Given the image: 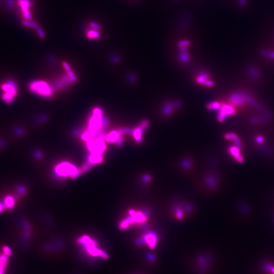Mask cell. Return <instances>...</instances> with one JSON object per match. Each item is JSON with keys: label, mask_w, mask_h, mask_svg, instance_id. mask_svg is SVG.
Returning a JSON list of instances; mask_svg holds the SVG:
<instances>
[{"label": "cell", "mask_w": 274, "mask_h": 274, "mask_svg": "<svg viewBox=\"0 0 274 274\" xmlns=\"http://www.w3.org/2000/svg\"><path fill=\"white\" fill-rule=\"evenodd\" d=\"M78 243L86 257L92 261H99L108 258L107 253L99 248L97 242L92 238L84 235L78 239Z\"/></svg>", "instance_id": "cell-1"}, {"label": "cell", "mask_w": 274, "mask_h": 274, "mask_svg": "<svg viewBox=\"0 0 274 274\" xmlns=\"http://www.w3.org/2000/svg\"><path fill=\"white\" fill-rule=\"evenodd\" d=\"M18 85L12 80L3 81L0 84V92L3 101L7 104H11L14 101L18 94Z\"/></svg>", "instance_id": "cell-2"}, {"label": "cell", "mask_w": 274, "mask_h": 274, "mask_svg": "<svg viewBox=\"0 0 274 274\" xmlns=\"http://www.w3.org/2000/svg\"><path fill=\"white\" fill-rule=\"evenodd\" d=\"M56 175L61 177H70L72 178L77 177L81 173L80 169L70 162H64L59 163L55 168Z\"/></svg>", "instance_id": "cell-3"}, {"label": "cell", "mask_w": 274, "mask_h": 274, "mask_svg": "<svg viewBox=\"0 0 274 274\" xmlns=\"http://www.w3.org/2000/svg\"><path fill=\"white\" fill-rule=\"evenodd\" d=\"M29 88L32 92L44 98L51 97L53 94V88L46 81H32L29 84Z\"/></svg>", "instance_id": "cell-4"}, {"label": "cell", "mask_w": 274, "mask_h": 274, "mask_svg": "<svg viewBox=\"0 0 274 274\" xmlns=\"http://www.w3.org/2000/svg\"><path fill=\"white\" fill-rule=\"evenodd\" d=\"M252 99V96L246 92H236L231 94L230 97L231 103L236 106L242 105L245 103L249 104Z\"/></svg>", "instance_id": "cell-5"}, {"label": "cell", "mask_w": 274, "mask_h": 274, "mask_svg": "<svg viewBox=\"0 0 274 274\" xmlns=\"http://www.w3.org/2000/svg\"><path fill=\"white\" fill-rule=\"evenodd\" d=\"M236 110L234 106L231 104H222L221 107L218 111L217 119L219 122H223L226 118L229 115H233L236 114Z\"/></svg>", "instance_id": "cell-6"}, {"label": "cell", "mask_w": 274, "mask_h": 274, "mask_svg": "<svg viewBox=\"0 0 274 274\" xmlns=\"http://www.w3.org/2000/svg\"><path fill=\"white\" fill-rule=\"evenodd\" d=\"M18 4L22 10V15L26 20H32V17L30 12L31 3L30 0H18Z\"/></svg>", "instance_id": "cell-7"}, {"label": "cell", "mask_w": 274, "mask_h": 274, "mask_svg": "<svg viewBox=\"0 0 274 274\" xmlns=\"http://www.w3.org/2000/svg\"><path fill=\"white\" fill-rule=\"evenodd\" d=\"M129 214L131 217L130 218L132 220V223L134 222L136 224H142L146 221L147 218L145 214L140 212H136L134 210H129Z\"/></svg>", "instance_id": "cell-8"}, {"label": "cell", "mask_w": 274, "mask_h": 274, "mask_svg": "<svg viewBox=\"0 0 274 274\" xmlns=\"http://www.w3.org/2000/svg\"><path fill=\"white\" fill-rule=\"evenodd\" d=\"M228 152L238 162L240 163L243 162L244 158L241 153V148L236 145L232 146L229 148Z\"/></svg>", "instance_id": "cell-9"}, {"label": "cell", "mask_w": 274, "mask_h": 274, "mask_svg": "<svg viewBox=\"0 0 274 274\" xmlns=\"http://www.w3.org/2000/svg\"><path fill=\"white\" fill-rule=\"evenodd\" d=\"M4 254L0 255V274H4L7 267L8 256L10 255V250L8 248L4 249Z\"/></svg>", "instance_id": "cell-10"}, {"label": "cell", "mask_w": 274, "mask_h": 274, "mask_svg": "<svg viewBox=\"0 0 274 274\" xmlns=\"http://www.w3.org/2000/svg\"><path fill=\"white\" fill-rule=\"evenodd\" d=\"M209 75L206 73H203L199 75L197 77V82L199 84H201L204 85L212 87L214 85L213 81L209 80Z\"/></svg>", "instance_id": "cell-11"}, {"label": "cell", "mask_w": 274, "mask_h": 274, "mask_svg": "<svg viewBox=\"0 0 274 274\" xmlns=\"http://www.w3.org/2000/svg\"><path fill=\"white\" fill-rule=\"evenodd\" d=\"M123 134V129H119L118 131H113L106 135L105 140L108 143H117L119 137Z\"/></svg>", "instance_id": "cell-12"}, {"label": "cell", "mask_w": 274, "mask_h": 274, "mask_svg": "<svg viewBox=\"0 0 274 274\" xmlns=\"http://www.w3.org/2000/svg\"><path fill=\"white\" fill-rule=\"evenodd\" d=\"M103 161V156L102 154L90 153L88 156L87 162L92 166L94 164H98Z\"/></svg>", "instance_id": "cell-13"}, {"label": "cell", "mask_w": 274, "mask_h": 274, "mask_svg": "<svg viewBox=\"0 0 274 274\" xmlns=\"http://www.w3.org/2000/svg\"><path fill=\"white\" fill-rule=\"evenodd\" d=\"M247 72L250 78L253 80H257L260 77L259 70L253 66H249L247 68Z\"/></svg>", "instance_id": "cell-14"}, {"label": "cell", "mask_w": 274, "mask_h": 274, "mask_svg": "<svg viewBox=\"0 0 274 274\" xmlns=\"http://www.w3.org/2000/svg\"><path fill=\"white\" fill-rule=\"evenodd\" d=\"M143 131H144V129H143L140 125L133 129L132 134L136 142L138 143H140L142 142Z\"/></svg>", "instance_id": "cell-15"}, {"label": "cell", "mask_w": 274, "mask_h": 274, "mask_svg": "<svg viewBox=\"0 0 274 274\" xmlns=\"http://www.w3.org/2000/svg\"><path fill=\"white\" fill-rule=\"evenodd\" d=\"M145 241L150 247L153 248L156 246V237L155 235L152 234H149L146 235L145 237Z\"/></svg>", "instance_id": "cell-16"}, {"label": "cell", "mask_w": 274, "mask_h": 274, "mask_svg": "<svg viewBox=\"0 0 274 274\" xmlns=\"http://www.w3.org/2000/svg\"><path fill=\"white\" fill-rule=\"evenodd\" d=\"M173 104L171 102H167L164 104V107L162 109V112L165 115L168 116L172 113L174 108Z\"/></svg>", "instance_id": "cell-17"}, {"label": "cell", "mask_w": 274, "mask_h": 274, "mask_svg": "<svg viewBox=\"0 0 274 274\" xmlns=\"http://www.w3.org/2000/svg\"><path fill=\"white\" fill-rule=\"evenodd\" d=\"M221 106L222 104L220 103L219 102L214 101V102H211L210 103H209L207 105V108L209 110L218 111L221 107Z\"/></svg>", "instance_id": "cell-18"}, {"label": "cell", "mask_w": 274, "mask_h": 274, "mask_svg": "<svg viewBox=\"0 0 274 274\" xmlns=\"http://www.w3.org/2000/svg\"><path fill=\"white\" fill-rule=\"evenodd\" d=\"M86 36H87V37L89 39H94L99 38L100 37L101 35L99 33L98 31L94 29V30L88 31L86 33Z\"/></svg>", "instance_id": "cell-19"}, {"label": "cell", "mask_w": 274, "mask_h": 274, "mask_svg": "<svg viewBox=\"0 0 274 274\" xmlns=\"http://www.w3.org/2000/svg\"><path fill=\"white\" fill-rule=\"evenodd\" d=\"M22 24L23 25L25 26H28V27H31L32 28H35V29H37L39 27L37 24L36 22H32L31 20H25L22 21Z\"/></svg>", "instance_id": "cell-20"}, {"label": "cell", "mask_w": 274, "mask_h": 274, "mask_svg": "<svg viewBox=\"0 0 274 274\" xmlns=\"http://www.w3.org/2000/svg\"><path fill=\"white\" fill-rule=\"evenodd\" d=\"M140 126L144 130L147 129L149 126V121L147 119H144L140 123Z\"/></svg>", "instance_id": "cell-21"}, {"label": "cell", "mask_w": 274, "mask_h": 274, "mask_svg": "<svg viewBox=\"0 0 274 274\" xmlns=\"http://www.w3.org/2000/svg\"><path fill=\"white\" fill-rule=\"evenodd\" d=\"M179 59L181 61L185 63L189 61V55L187 53H181L179 57Z\"/></svg>", "instance_id": "cell-22"}, {"label": "cell", "mask_w": 274, "mask_h": 274, "mask_svg": "<svg viewBox=\"0 0 274 274\" xmlns=\"http://www.w3.org/2000/svg\"><path fill=\"white\" fill-rule=\"evenodd\" d=\"M90 26L92 29L96 30L97 31H100L101 30V26H100V25H99V24H98L96 22H90Z\"/></svg>", "instance_id": "cell-23"}, {"label": "cell", "mask_w": 274, "mask_h": 274, "mask_svg": "<svg viewBox=\"0 0 274 274\" xmlns=\"http://www.w3.org/2000/svg\"><path fill=\"white\" fill-rule=\"evenodd\" d=\"M37 32L38 35L41 38L44 39V38H45V37H46L44 31H43V30H42L41 28L38 27L37 29Z\"/></svg>", "instance_id": "cell-24"}, {"label": "cell", "mask_w": 274, "mask_h": 274, "mask_svg": "<svg viewBox=\"0 0 274 274\" xmlns=\"http://www.w3.org/2000/svg\"><path fill=\"white\" fill-rule=\"evenodd\" d=\"M237 136V135L234 133H228L225 135L224 138L226 140H232L235 137Z\"/></svg>", "instance_id": "cell-25"}, {"label": "cell", "mask_w": 274, "mask_h": 274, "mask_svg": "<svg viewBox=\"0 0 274 274\" xmlns=\"http://www.w3.org/2000/svg\"><path fill=\"white\" fill-rule=\"evenodd\" d=\"M265 269L269 272H270L271 274H274V265H267L265 267Z\"/></svg>", "instance_id": "cell-26"}, {"label": "cell", "mask_w": 274, "mask_h": 274, "mask_svg": "<svg viewBox=\"0 0 274 274\" xmlns=\"http://www.w3.org/2000/svg\"><path fill=\"white\" fill-rule=\"evenodd\" d=\"M251 123L254 124H257L259 123H262L263 121V119L260 118H252L250 119Z\"/></svg>", "instance_id": "cell-27"}, {"label": "cell", "mask_w": 274, "mask_h": 274, "mask_svg": "<svg viewBox=\"0 0 274 274\" xmlns=\"http://www.w3.org/2000/svg\"><path fill=\"white\" fill-rule=\"evenodd\" d=\"M255 140H256V142L258 144L261 145V144H262L264 142V138H263V137H262L261 136H257L256 138H255Z\"/></svg>", "instance_id": "cell-28"}, {"label": "cell", "mask_w": 274, "mask_h": 274, "mask_svg": "<svg viewBox=\"0 0 274 274\" xmlns=\"http://www.w3.org/2000/svg\"><path fill=\"white\" fill-rule=\"evenodd\" d=\"M189 42L188 41H182L179 43V46L180 47H185L189 45Z\"/></svg>", "instance_id": "cell-29"}, {"label": "cell", "mask_w": 274, "mask_h": 274, "mask_svg": "<svg viewBox=\"0 0 274 274\" xmlns=\"http://www.w3.org/2000/svg\"><path fill=\"white\" fill-rule=\"evenodd\" d=\"M63 65H64V68L66 69V70L68 72H70V71H72L70 67L68 65V63H67L66 62H64V63H63Z\"/></svg>", "instance_id": "cell-30"}, {"label": "cell", "mask_w": 274, "mask_h": 274, "mask_svg": "<svg viewBox=\"0 0 274 274\" xmlns=\"http://www.w3.org/2000/svg\"><path fill=\"white\" fill-rule=\"evenodd\" d=\"M176 216L178 219H181L182 218L183 216V213L180 210H178L177 212L176 213Z\"/></svg>", "instance_id": "cell-31"}, {"label": "cell", "mask_w": 274, "mask_h": 274, "mask_svg": "<svg viewBox=\"0 0 274 274\" xmlns=\"http://www.w3.org/2000/svg\"><path fill=\"white\" fill-rule=\"evenodd\" d=\"M181 105V102L180 101H176L174 103V106L175 108H178L180 107Z\"/></svg>", "instance_id": "cell-32"}, {"label": "cell", "mask_w": 274, "mask_h": 274, "mask_svg": "<svg viewBox=\"0 0 274 274\" xmlns=\"http://www.w3.org/2000/svg\"><path fill=\"white\" fill-rule=\"evenodd\" d=\"M13 1L12 0H8L7 1V4L10 8H12L13 6Z\"/></svg>", "instance_id": "cell-33"}]
</instances>
